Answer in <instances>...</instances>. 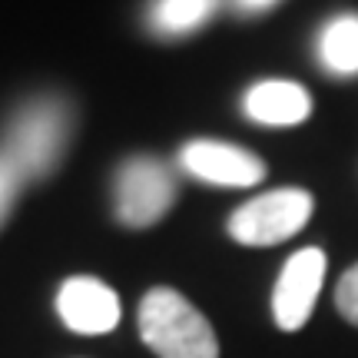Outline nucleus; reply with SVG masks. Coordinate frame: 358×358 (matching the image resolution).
I'll return each mask as SVG.
<instances>
[{"instance_id": "6", "label": "nucleus", "mask_w": 358, "mask_h": 358, "mask_svg": "<svg viewBox=\"0 0 358 358\" xmlns=\"http://www.w3.org/2000/svg\"><path fill=\"white\" fill-rule=\"evenodd\" d=\"M179 163L186 173H192L203 182L213 186H256L266 176V163L256 153H249L243 146L219 140H192L182 146Z\"/></svg>"}, {"instance_id": "4", "label": "nucleus", "mask_w": 358, "mask_h": 358, "mask_svg": "<svg viewBox=\"0 0 358 358\" xmlns=\"http://www.w3.org/2000/svg\"><path fill=\"white\" fill-rule=\"evenodd\" d=\"M176 203V182L159 159L133 156L116 173V219L129 229L156 226Z\"/></svg>"}, {"instance_id": "12", "label": "nucleus", "mask_w": 358, "mask_h": 358, "mask_svg": "<svg viewBox=\"0 0 358 358\" xmlns=\"http://www.w3.org/2000/svg\"><path fill=\"white\" fill-rule=\"evenodd\" d=\"M335 306L342 312V319L352 322L358 329V262L348 268L345 275L338 279V289H335Z\"/></svg>"}, {"instance_id": "3", "label": "nucleus", "mask_w": 358, "mask_h": 358, "mask_svg": "<svg viewBox=\"0 0 358 358\" xmlns=\"http://www.w3.org/2000/svg\"><path fill=\"white\" fill-rule=\"evenodd\" d=\"M312 196L306 189H272L239 206L229 216V236L239 245H275L312 219Z\"/></svg>"}, {"instance_id": "9", "label": "nucleus", "mask_w": 358, "mask_h": 358, "mask_svg": "<svg viewBox=\"0 0 358 358\" xmlns=\"http://www.w3.org/2000/svg\"><path fill=\"white\" fill-rule=\"evenodd\" d=\"M319 60L329 73L355 77L358 73V13L335 17L319 34Z\"/></svg>"}, {"instance_id": "11", "label": "nucleus", "mask_w": 358, "mask_h": 358, "mask_svg": "<svg viewBox=\"0 0 358 358\" xmlns=\"http://www.w3.org/2000/svg\"><path fill=\"white\" fill-rule=\"evenodd\" d=\"M20 186H24V176L17 173V166H13L7 156L0 153V226L10 216L13 203H17V196H20Z\"/></svg>"}, {"instance_id": "7", "label": "nucleus", "mask_w": 358, "mask_h": 358, "mask_svg": "<svg viewBox=\"0 0 358 358\" xmlns=\"http://www.w3.org/2000/svg\"><path fill=\"white\" fill-rule=\"evenodd\" d=\"M57 312L77 335H106L120 325V299L106 282L93 275L66 279L57 292Z\"/></svg>"}, {"instance_id": "1", "label": "nucleus", "mask_w": 358, "mask_h": 358, "mask_svg": "<svg viewBox=\"0 0 358 358\" xmlns=\"http://www.w3.org/2000/svg\"><path fill=\"white\" fill-rule=\"evenodd\" d=\"M73 129V110L60 96H37L13 113L0 153L27 179H43L60 166Z\"/></svg>"}, {"instance_id": "2", "label": "nucleus", "mask_w": 358, "mask_h": 358, "mask_svg": "<svg viewBox=\"0 0 358 358\" xmlns=\"http://www.w3.org/2000/svg\"><path fill=\"white\" fill-rule=\"evenodd\" d=\"M140 335L159 358H219V338L209 319L166 285L143 295Z\"/></svg>"}, {"instance_id": "13", "label": "nucleus", "mask_w": 358, "mask_h": 358, "mask_svg": "<svg viewBox=\"0 0 358 358\" xmlns=\"http://www.w3.org/2000/svg\"><path fill=\"white\" fill-rule=\"evenodd\" d=\"M275 0H236V7L239 10H266V7H272Z\"/></svg>"}, {"instance_id": "10", "label": "nucleus", "mask_w": 358, "mask_h": 358, "mask_svg": "<svg viewBox=\"0 0 358 358\" xmlns=\"http://www.w3.org/2000/svg\"><path fill=\"white\" fill-rule=\"evenodd\" d=\"M216 3L219 0H156L150 10V24L159 34H186L203 24L216 10Z\"/></svg>"}, {"instance_id": "5", "label": "nucleus", "mask_w": 358, "mask_h": 358, "mask_svg": "<svg viewBox=\"0 0 358 358\" xmlns=\"http://www.w3.org/2000/svg\"><path fill=\"white\" fill-rule=\"evenodd\" d=\"M322 282H325V252L308 245L299 249L289 262L282 266L275 292H272V312H275V325L282 332H299L319 302Z\"/></svg>"}, {"instance_id": "8", "label": "nucleus", "mask_w": 358, "mask_h": 358, "mask_svg": "<svg viewBox=\"0 0 358 358\" xmlns=\"http://www.w3.org/2000/svg\"><path fill=\"white\" fill-rule=\"evenodd\" d=\"M245 113L266 127H295L312 113V96L292 80H266L245 93Z\"/></svg>"}]
</instances>
